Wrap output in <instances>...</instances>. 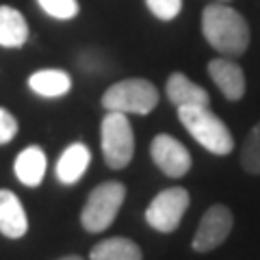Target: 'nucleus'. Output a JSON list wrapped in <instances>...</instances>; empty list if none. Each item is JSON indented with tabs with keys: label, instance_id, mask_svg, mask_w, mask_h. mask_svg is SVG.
Wrapping results in <instances>:
<instances>
[{
	"label": "nucleus",
	"instance_id": "4be33fe9",
	"mask_svg": "<svg viewBox=\"0 0 260 260\" xmlns=\"http://www.w3.org/2000/svg\"><path fill=\"white\" fill-rule=\"evenodd\" d=\"M217 3H230V0H217Z\"/></svg>",
	"mask_w": 260,
	"mask_h": 260
},
{
	"label": "nucleus",
	"instance_id": "39448f33",
	"mask_svg": "<svg viewBox=\"0 0 260 260\" xmlns=\"http://www.w3.org/2000/svg\"><path fill=\"white\" fill-rule=\"evenodd\" d=\"M102 156L111 169H124L135 156V135L126 113L109 111L100 126Z\"/></svg>",
	"mask_w": 260,
	"mask_h": 260
},
{
	"label": "nucleus",
	"instance_id": "6ab92c4d",
	"mask_svg": "<svg viewBox=\"0 0 260 260\" xmlns=\"http://www.w3.org/2000/svg\"><path fill=\"white\" fill-rule=\"evenodd\" d=\"M145 5H148L152 15H156L162 22L178 18V13L182 9V0H145Z\"/></svg>",
	"mask_w": 260,
	"mask_h": 260
},
{
	"label": "nucleus",
	"instance_id": "0eeeda50",
	"mask_svg": "<svg viewBox=\"0 0 260 260\" xmlns=\"http://www.w3.org/2000/svg\"><path fill=\"white\" fill-rule=\"evenodd\" d=\"M232 225H234L232 210L223 204H213L204 213V217L200 219V225L193 237V249L200 251V254L217 249L230 237Z\"/></svg>",
	"mask_w": 260,
	"mask_h": 260
},
{
	"label": "nucleus",
	"instance_id": "f3484780",
	"mask_svg": "<svg viewBox=\"0 0 260 260\" xmlns=\"http://www.w3.org/2000/svg\"><path fill=\"white\" fill-rule=\"evenodd\" d=\"M241 167L251 176H260V121L249 130L241 150Z\"/></svg>",
	"mask_w": 260,
	"mask_h": 260
},
{
	"label": "nucleus",
	"instance_id": "aec40b11",
	"mask_svg": "<svg viewBox=\"0 0 260 260\" xmlns=\"http://www.w3.org/2000/svg\"><path fill=\"white\" fill-rule=\"evenodd\" d=\"M15 135H18V119L7 109L0 107V145L13 141Z\"/></svg>",
	"mask_w": 260,
	"mask_h": 260
},
{
	"label": "nucleus",
	"instance_id": "1a4fd4ad",
	"mask_svg": "<svg viewBox=\"0 0 260 260\" xmlns=\"http://www.w3.org/2000/svg\"><path fill=\"white\" fill-rule=\"evenodd\" d=\"M208 76L219 87V91L225 95V100L237 102L245 95V72L239 63H234L228 56H219L208 63Z\"/></svg>",
	"mask_w": 260,
	"mask_h": 260
},
{
	"label": "nucleus",
	"instance_id": "f257e3e1",
	"mask_svg": "<svg viewBox=\"0 0 260 260\" xmlns=\"http://www.w3.org/2000/svg\"><path fill=\"white\" fill-rule=\"evenodd\" d=\"M204 39L223 56H241L249 48V24L225 3L208 5L202 11Z\"/></svg>",
	"mask_w": 260,
	"mask_h": 260
},
{
	"label": "nucleus",
	"instance_id": "20e7f679",
	"mask_svg": "<svg viewBox=\"0 0 260 260\" xmlns=\"http://www.w3.org/2000/svg\"><path fill=\"white\" fill-rule=\"evenodd\" d=\"M126 198V186L117 180H107L98 184L89 193V198L80 213V223L87 232H104L107 228L115 221L121 204Z\"/></svg>",
	"mask_w": 260,
	"mask_h": 260
},
{
	"label": "nucleus",
	"instance_id": "412c9836",
	"mask_svg": "<svg viewBox=\"0 0 260 260\" xmlns=\"http://www.w3.org/2000/svg\"><path fill=\"white\" fill-rule=\"evenodd\" d=\"M59 260H83V258H80V256H63Z\"/></svg>",
	"mask_w": 260,
	"mask_h": 260
},
{
	"label": "nucleus",
	"instance_id": "6e6552de",
	"mask_svg": "<svg viewBox=\"0 0 260 260\" xmlns=\"http://www.w3.org/2000/svg\"><path fill=\"white\" fill-rule=\"evenodd\" d=\"M150 156L154 165L169 178H182L193 165L191 152L172 135H156L150 143Z\"/></svg>",
	"mask_w": 260,
	"mask_h": 260
},
{
	"label": "nucleus",
	"instance_id": "4468645a",
	"mask_svg": "<svg viewBox=\"0 0 260 260\" xmlns=\"http://www.w3.org/2000/svg\"><path fill=\"white\" fill-rule=\"evenodd\" d=\"M28 39V24L24 15L13 7L0 5V46L20 48Z\"/></svg>",
	"mask_w": 260,
	"mask_h": 260
},
{
	"label": "nucleus",
	"instance_id": "f8f14e48",
	"mask_svg": "<svg viewBox=\"0 0 260 260\" xmlns=\"http://www.w3.org/2000/svg\"><path fill=\"white\" fill-rule=\"evenodd\" d=\"M89 162H91V152L85 143H72L63 150L56 160V178L61 184H76L80 178L87 174Z\"/></svg>",
	"mask_w": 260,
	"mask_h": 260
},
{
	"label": "nucleus",
	"instance_id": "2eb2a0df",
	"mask_svg": "<svg viewBox=\"0 0 260 260\" xmlns=\"http://www.w3.org/2000/svg\"><path fill=\"white\" fill-rule=\"evenodd\" d=\"M28 87L42 98H61L72 89V78L63 70H39L30 74Z\"/></svg>",
	"mask_w": 260,
	"mask_h": 260
},
{
	"label": "nucleus",
	"instance_id": "7ed1b4c3",
	"mask_svg": "<svg viewBox=\"0 0 260 260\" xmlns=\"http://www.w3.org/2000/svg\"><path fill=\"white\" fill-rule=\"evenodd\" d=\"M158 91L145 78H126L111 85L102 95V107L107 111L133 113V115H148L156 109Z\"/></svg>",
	"mask_w": 260,
	"mask_h": 260
},
{
	"label": "nucleus",
	"instance_id": "dca6fc26",
	"mask_svg": "<svg viewBox=\"0 0 260 260\" xmlns=\"http://www.w3.org/2000/svg\"><path fill=\"white\" fill-rule=\"evenodd\" d=\"M89 260H143L141 247L135 241L124 237H113L95 243Z\"/></svg>",
	"mask_w": 260,
	"mask_h": 260
},
{
	"label": "nucleus",
	"instance_id": "f03ea898",
	"mask_svg": "<svg viewBox=\"0 0 260 260\" xmlns=\"http://www.w3.org/2000/svg\"><path fill=\"white\" fill-rule=\"evenodd\" d=\"M178 119L182 121L186 133L210 154L228 156L234 150V137L230 128L210 111V107H180Z\"/></svg>",
	"mask_w": 260,
	"mask_h": 260
},
{
	"label": "nucleus",
	"instance_id": "423d86ee",
	"mask_svg": "<svg viewBox=\"0 0 260 260\" xmlns=\"http://www.w3.org/2000/svg\"><path fill=\"white\" fill-rule=\"evenodd\" d=\"M189 204H191L189 191L182 189V186L162 189L145 208V221L156 232L169 234L180 225Z\"/></svg>",
	"mask_w": 260,
	"mask_h": 260
},
{
	"label": "nucleus",
	"instance_id": "a211bd4d",
	"mask_svg": "<svg viewBox=\"0 0 260 260\" xmlns=\"http://www.w3.org/2000/svg\"><path fill=\"white\" fill-rule=\"evenodd\" d=\"M39 7L54 20H72L78 15V0H37Z\"/></svg>",
	"mask_w": 260,
	"mask_h": 260
},
{
	"label": "nucleus",
	"instance_id": "9d476101",
	"mask_svg": "<svg viewBox=\"0 0 260 260\" xmlns=\"http://www.w3.org/2000/svg\"><path fill=\"white\" fill-rule=\"evenodd\" d=\"M28 230V217L20 198L9 189H0V234L7 239H22Z\"/></svg>",
	"mask_w": 260,
	"mask_h": 260
},
{
	"label": "nucleus",
	"instance_id": "9b49d317",
	"mask_svg": "<svg viewBox=\"0 0 260 260\" xmlns=\"http://www.w3.org/2000/svg\"><path fill=\"white\" fill-rule=\"evenodd\" d=\"M165 93L174 107H210V95L204 87L195 85L182 72H174L167 78Z\"/></svg>",
	"mask_w": 260,
	"mask_h": 260
},
{
	"label": "nucleus",
	"instance_id": "ddd939ff",
	"mask_svg": "<svg viewBox=\"0 0 260 260\" xmlns=\"http://www.w3.org/2000/svg\"><path fill=\"white\" fill-rule=\"evenodd\" d=\"M48 169V158L46 152L39 145H28L24 148L13 162V172L18 176V180L26 186H39L46 176Z\"/></svg>",
	"mask_w": 260,
	"mask_h": 260
}]
</instances>
